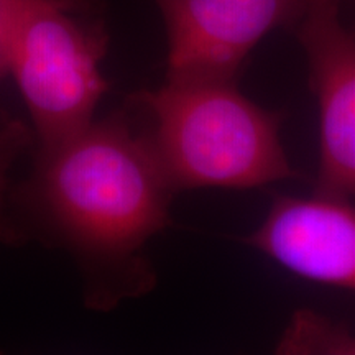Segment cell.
Here are the masks:
<instances>
[{
    "label": "cell",
    "mask_w": 355,
    "mask_h": 355,
    "mask_svg": "<svg viewBox=\"0 0 355 355\" xmlns=\"http://www.w3.org/2000/svg\"><path fill=\"white\" fill-rule=\"evenodd\" d=\"M173 194L146 132L119 112L38 146L32 175L7 198L21 220L3 230L68 250L87 306L105 311L153 283L141 248L170 224Z\"/></svg>",
    "instance_id": "cell-1"
},
{
    "label": "cell",
    "mask_w": 355,
    "mask_h": 355,
    "mask_svg": "<svg viewBox=\"0 0 355 355\" xmlns=\"http://www.w3.org/2000/svg\"><path fill=\"white\" fill-rule=\"evenodd\" d=\"M144 112L170 184L259 188L295 175L279 140V117L261 109L227 79H168L132 99Z\"/></svg>",
    "instance_id": "cell-2"
},
{
    "label": "cell",
    "mask_w": 355,
    "mask_h": 355,
    "mask_svg": "<svg viewBox=\"0 0 355 355\" xmlns=\"http://www.w3.org/2000/svg\"><path fill=\"white\" fill-rule=\"evenodd\" d=\"M109 48L101 0H25L8 51L38 146L87 127L107 92L101 64Z\"/></svg>",
    "instance_id": "cell-3"
},
{
    "label": "cell",
    "mask_w": 355,
    "mask_h": 355,
    "mask_svg": "<svg viewBox=\"0 0 355 355\" xmlns=\"http://www.w3.org/2000/svg\"><path fill=\"white\" fill-rule=\"evenodd\" d=\"M168 37V79H227L266 35L301 19L311 0H153Z\"/></svg>",
    "instance_id": "cell-4"
},
{
    "label": "cell",
    "mask_w": 355,
    "mask_h": 355,
    "mask_svg": "<svg viewBox=\"0 0 355 355\" xmlns=\"http://www.w3.org/2000/svg\"><path fill=\"white\" fill-rule=\"evenodd\" d=\"M340 0H311L293 26L318 97V193L355 196V33L339 19Z\"/></svg>",
    "instance_id": "cell-5"
},
{
    "label": "cell",
    "mask_w": 355,
    "mask_h": 355,
    "mask_svg": "<svg viewBox=\"0 0 355 355\" xmlns=\"http://www.w3.org/2000/svg\"><path fill=\"white\" fill-rule=\"evenodd\" d=\"M247 242L300 277L355 291V206L347 198H278Z\"/></svg>",
    "instance_id": "cell-6"
},
{
    "label": "cell",
    "mask_w": 355,
    "mask_h": 355,
    "mask_svg": "<svg viewBox=\"0 0 355 355\" xmlns=\"http://www.w3.org/2000/svg\"><path fill=\"white\" fill-rule=\"evenodd\" d=\"M278 352L355 354V334L347 327L332 324L318 314L301 311L283 334Z\"/></svg>",
    "instance_id": "cell-7"
},
{
    "label": "cell",
    "mask_w": 355,
    "mask_h": 355,
    "mask_svg": "<svg viewBox=\"0 0 355 355\" xmlns=\"http://www.w3.org/2000/svg\"><path fill=\"white\" fill-rule=\"evenodd\" d=\"M32 144V133L20 121L8 122L0 130V217L10 193V171L21 152Z\"/></svg>",
    "instance_id": "cell-8"
},
{
    "label": "cell",
    "mask_w": 355,
    "mask_h": 355,
    "mask_svg": "<svg viewBox=\"0 0 355 355\" xmlns=\"http://www.w3.org/2000/svg\"><path fill=\"white\" fill-rule=\"evenodd\" d=\"M25 0H0V79L8 74V51Z\"/></svg>",
    "instance_id": "cell-9"
}]
</instances>
